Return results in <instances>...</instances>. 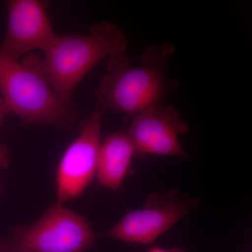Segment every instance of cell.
<instances>
[{
	"mask_svg": "<svg viewBox=\"0 0 252 252\" xmlns=\"http://www.w3.org/2000/svg\"><path fill=\"white\" fill-rule=\"evenodd\" d=\"M0 95L24 126L72 130L79 120L73 104L63 102L55 92L44 61L33 55L16 61L0 54Z\"/></svg>",
	"mask_w": 252,
	"mask_h": 252,
	"instance_id": "obj_1",
	"label": "cell"
},
{
	"mask_svg": "<svg viewBox=\"0 0 252 252\" xmlns=\"http://www.w3.org/2000/svg\"><path fill=\"white\" fill-rule=\"evenodd\" d=\"M174 47L166 44L150 48L142 55L144 64L131 65L125 55L107 59V72L95 91L96 107L135 116L160 104L171 85L165 64Z\"/></svg>",
	"mask_w": 252,
	"mask_h": 252,
	"instance_id": "obj_2",
	"label": "cell"
},
{
	"mask_svg": "<svg viewBox=\"0 0 252 252\" xmlns=\"http://www.w3.org/2000/svg\"><path fill=\"white\" fill-rule=\"evenodd\" d=\"M49 5L41 0L6 1L7 26L0 54L20 61L34 50L45 52L56 36L48 15Z\"/></svg>",
	"mask_w": 252,
	"mask_h": 252,
	"instance_id": "obj_7",
	"label": "cell"
},
{
	"mask_svg": "<svg viewBox=\"0 0 252 252\" xmlns=\"http://www.w3.org/2000/svg\"><path fill=\"white\" fill-rule=\"evenodd\" d=\"M127 38L115 24L103 21L88 34L56 35L44 60L51 86L60 99L72 104L74 91L93 67L103 59L124 54Z\"/></svg>",
	"mask_w": 252,
	"mask_h": 252,
	"instance_id": "obj_3",
	"label": "cell"
},
{
	"mask_svg": "<svg viewBox=\"0 0 252 252\" xmlns=\"http://www.w3.org/2000/svg\"><path fill=\"white\" fill-rule=\"evenodd\" d=\"M198 205V200L186 196L178 189L151 193L142 209L128 212L104 235L126 243L150 245Z\"/></svg>",
	"mask_w": 252,
	"mask_h": 252,
	"instance_id": "obj_5",
	"label": "cell"
},
{
	"mask_svg": "<svg viewBox=\"0 0 252 252\" xmlns=\"http://www.w3.org/2000/svg\"><path fill=\"white\" fill-rule=\"evenodd\" d=\"M148 252H187L182 249L179 248H175L170 249V250H165L160 248H153L151 249Z\"/></svg>",
	"mask_w": 252,
	"mask_h": 252,
	"instance_id": "obj_12",
	"label": "cell"
},
{
	"mask_svg": "<svg viewBox=\"0 0 252 252\" xmlns=\"http://www.w3.org/2000/svg\"><path fill=\"white\" fill-rule=\"evenodd\" d=\"M11 112L7 104H6L4 99L0 95V127L2 126L3 122L6 117L9 115Z\"/></svg>",
	"mask_w": 252,
	"mask_h": 252,
	"instance_id": "obj_11",
	"label": "cell"
},
{
	"mask_svg": "<svg viewBox=\"0 0 252 252\" xmlns=\"http://www.w3.org/2000/svg\"><path fill=\"white\" fill-rule=\"evenodd\" d=\"M104 113L95 109L80 124V132L63 154L56 170V203L79 198L97 173Z\"/></svg>",
	"mask_w": 252,
	"mask_h": 252,
	"instance_id": "obj_6",
	"label": "cell"
},
{
	"mask_svg": "<svg viewBox=\"0 0 252 252\" xmlns=\"http://www.w3.org/2000/svg\"><path fill=\"white\" fill-rule=\"evenodd\" d=\"M95 235L85 217L55 203L35 223L0 240V252H84Z\"/></svg>",
	"mask_w": 252,
	"mask_h": 252,
	"instance_id": "obj_4",
	"label": "cell"
},
{
	"mask_svg": "<svg viewBox=\"0 0 252 252\" xmlns=\"http://www.w3.org/2000/svg\"><path fill=\"white\" fill-rule=\"evenodd\" d=\"M9 166V153L7 147L0 144V167L7 168Z\"/></svg>",
	"mask_w": 252,
	"mask_h": 252,
	"instance_id": "obj_10",
	"label": "cell"
},
{
	"mask_svg": "<svg viewBox=\"0 0 252 252\" xmlns=\"http://www.w3.org/2000/svg\"><path fill=\"white\" fill-rule=\"evenodd\" d=\"M188 132V124L178 109L160 103L134 116L126 133L136 154L188 158L180 141Z\"/></svg>",
	"mask_w": 252,
	"mask_h": 252,
	"instance_id": "obj_8",
	"label": "cell"
},
{
	"mask_svg": "<svg viewBox=\"0 0 252 252\" xmlns=\"http://www.w3.org/2000/svg\"><path fill=\"white\" fill-rule=\"evenodd\" d=\"M135 155L133 144L126 132L107 136L99 149L96 173L99 185L114 190L120 188Z\"/></svg>",
	"mask_w": 252,
	"mask_h": 252,
	"instance_id": "obj_9",
	"label": "cell"
}]
</instances>
